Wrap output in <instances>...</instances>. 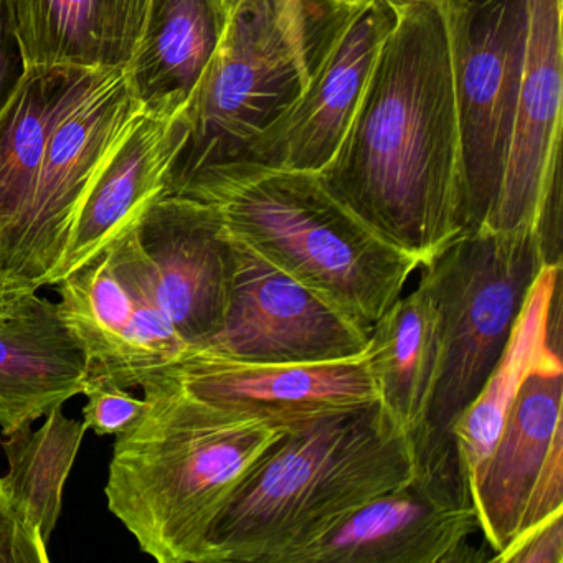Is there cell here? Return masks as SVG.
I'll return each mask as SVG.
<instances>
[{
	"instance_id": "cell-1",
	"label": "cell",
	"mask_w": 563,
	"mask_h": 563,
	"mask_svg": "<svg viewBox=\"0 0 563 563\" xmlns=\"http://www.w3.org/2000/svg\"><path fill=\"white\" fill-rule=\"evenodd\" d=\"M319 176L420 266L467 232L448 0L398 11L347 131Z\"/></svg>"
},
{
	"instance_id": "cell-2",
	"label": "cell",
	"mask_w": 563,
	"mask_h": 563,
	"mask_svg": "<svg viewBox=\"0 0 563 563\" xmlns=\"http://www.w3.org/2000/svg\"><path fill=\"white\" fill-rule=\"evenodd\" d=\"M140 387L147 410L114 441L108 509L156 562L209 563L212 527L285 430L197 397L173 364Z\"/></svg>"
},
{
	"instance_id": "cell-3",
	"label": "cell",
	"mask_w": 563,
	"mask_h": 563,
	"mask_svg": "<svg viewBox=\"0 0 563 563\" xmlns=\"http://www.w3.org/2000/svg\"><path fill=\"white\" fill-rule=\"evenodd\" d=\"M413 473L410 440L378 400L286 428L212 527L209 563H285Z\"/></svg>"
},
{
	"instance_id": "cell-4",
	"label": "cell",
	"mask_w": 563,
	"mask_h": 563,
	"mask_svg": "<svg viewBox=\"0 0 563 563\" xmlns=\"http://www.w3.org/2000/svg\"><path fill=\"white\" fill-rule=\"evenodd\" d=\"M174 196L212 203L233 239L368 332L420 268L347 209L319 173L229 164Z\"/></svg>"
},
{
	"instance_id": "cell-5",
	"label": "cell",
	"mask_w": 563,
	"mask_h": 563,
	"mask_svg": "<svg viewBox=\"0 0 563 563\" xmlns=\"http://www.w3.org/2000/svg\"><path fill=\"white\" fill-rule=\"evenodd\" d=\"M543 266L536 232L487 230L456 236L420 266L438 309L440 361L423 423L408 437L415 471L470 487L453 427L496 367Z\"/></svg>"
},
{
	"instance_id": "cell-6",
	"label": "cell",
	"mask_w": 563,
	"mask_h": 563,
	"mask_svg": "<svg viewBox=\"0 0 563 563\" xmlns=\"http://www.w3.org/2000/svg\"><path fill=\"white\" fill-rule=\"evenodd\" d=\"M351 0H230L219 47L187 107L190 134L169 194L240 163L309 78Z\"/></svg>"
},
{
	"instance_id": "cell-7",
	"label": "cell",
	"mask_w": 563,
	"mask_h": 563,
	"mask_svg": "<svg viewBox=\"0 0 563 563\" xmlns=\"http://www.w3.org/2000/svg\"><path fill=\"white\" fill-rule=\"evenodd\" d=\"M141 114L123 67L104 68L65 114L24 213L0 243L5 282L37 291L52 286L91 189Z\"/></svg>"
},
{
	"instance_id": "cell-8",
	"label": "cell",
	"mask_w": 563,
	"mask_h": 563,
	"mask_svg": "<svg viewBox=\"0 0 563 563\" xmlns=\"http://www.w3.org/2000/svg\"><path fill=\"white\" fill-rule=\"evenodd\" d=\"M466 173L467 232L486 227L503 179L526 58L529 0H448Z\"/></svg>"
},
{
	"instance_id": "cell-9",
	"label": "cell",
	"mask_w": 563,
	"mask_h": 563,
	"mask_svg": "<svg viewBox=\"0 0 563 563\" xmlns=\"http://www.w3.org/2000/svg\"><path fill=\"white\" fill-rule=\"evenodd\" d=\"M232 236V235H230ZM222 329L203 347L250 364H316L367 352L371 332L233 239Z\"/></svg>"
},
{
	"instance_id": "cell-10",
	"label": "cell",
	"mask_w": 563,
	"mask_h": 563,
	"mask_svg": "<svg viewBox=\"0 0 563 563\" xmlns=\"http://www.w3.org/2000/svg\"><path fill=\"white\" fill-rule=\"evenodd\" d=\"M481 532L466 487L415 471L338 526L292 552L285 563L489 562L471 540Z\"/></svg>"
},
{
	"instance_id": "cell-11",
	"label": "cell",
	"mask_w": 563,
	"mask_h": 563,
	"mask_svg": "<svg viewBox=\"0 0 563 563\" xmlns=\"http://www.w3.org/2000/svg\"><path fill=\"white\" fill-rule=\"evenodd\" d=\"M397 18L398 11L385 0H351L301 97L235 164L321 173L347 131Z\"/></svg>"
},
{
	"instance_id": "cell-12",
	"label": "cell",
	"mask_w": 563,
	"mask_h": 563,
	"mask_svg": "<svg viewBox=\"0 0 563 563\" xmlns=\"http://www.w3.org/2000/svg\"><path fill=\"white\" fill-rule=\"evenodd\" d=\"M562 0H529L526 58L512 133L493 212L483 230L536 232L562 161Z\"/></svg>"
},
{
	"instance_id": "cell-13",
	"label": "cell",
	"mask_w": 563,
	"mask_h": 563,
	"mask_svg": "<svg viewBox=\"0 0 563 563\" xmlns=\"http://www.w3.org/2000/svg\"><path fill=\"white\" fill-rule=\"evenodd\" d=\"M156 273L161 305L190 349L222 329L233 276V243L212 203L186 196L157 200L137 227Z\"/></svg>"
},
{
	"instance_id": "cell-14",
	"label": "cell",
	"mask_w": 563,
	"mask_h": 563,
	"mask_svg": "<svg viewBox=\"0 0 563 563\" xmlns=\"http://www.w3.org/2000/svg\"><path fill=\"white\" fill-rule=\"evenodd\" d=\"M173 365L197 397L283 430L378 400L367 352L316 364H250L190 349Z\"/></svg>"
},
{
	"instance_id": "cell-15",
	"label": "cell",
	"mask_w": 563,
	"mask_h": 563,
	"mask_svg": "<svg viewBox=\"0 0 563 563\" xmlns=\"http://www.w3.org/2000/svg\"><path fill=\"white\" fill-rule=\"evenodd\" d=\"M562 365L552 358L526 378L493 450L471 474L474 509L493 559L516 539L537 477L563 443Z\"/></svg>"
},
{
	"instance_id": "cell-16",
	"label": "cell",
	"mask_w": 563,
	"mask_h": 563,
	"mask_svg": "<svg viewBox=\"0 0 563 563\" xmlns=\"http://www.w3.org/2000/svg\"><path fill=\"white\" fill-rule=\"evenodd\" d=\"M189 134L187 108L169 114L143 111L91 189L52 286L136 230L151 207L169 196Z\"/></svg>"
},
{
	"instance_id": "cell-17",
	"label": "cell",
	"mask_w": 563,
	"mask_h": 563,
	"mask_svg": "<svg viewBox=\"0 0 563 563\" xmlns=\"http://www.w3.org/2000/svg\"><path fill=\"white\" fill-rule=\"evenodd\" d=\"M90 364L58 314L57 302L35 296L0 324V431L31 428L48 411L84 395Z\"/></svg>"
},
{
	"instance_id": "cell-18",
	"label": "cell",
	"mask_w": 563,
	"mask_h": 563,
	"mask_svg": "<svg viewBox=\"0 0 563 563\" xmlns=\"http://www.w3.org/2000/svg\"><path fill=\"white\" fill-rule=\"evenodd\" d=\"M54 286L58 314L84 347L90 377L108 380L120 365L137 309L150 296L159 298L137 229Z\"/></svg>"
},
{
	"instance_id": "cell-19",
	"label": "cell",
	"mask_w": 563,
	"mask_h": 563,
	"mask_svg": "<svg viewBox=\"0 0 563 563\" xmlns=\"http://www.w3.org/2000/svg\"><path fill=\"white\" fill-rule=\"evenodd\" d=\"M227 0H153L146 27L124 65L144 113L189 107L225 31Z\"/></svg>"
},
{
	"instance_id": "cell-20",
	"label": "cell",
	"mask_w": 563,
	"mask_h": 563,
	"mask_svg": "<svg viewBox=\"0 0 563 563\" xmlns=\"http://www.w3.org/2000/svg\"><path fill=\"white\" fill-rule=\"evenodd\" d=\"M560 352L562 266H543L496 367L454 423V443L467 477L493 450L526 378L545 362L562 358Z\"/></svg>"
},
{
	"instance_id": "cell-21",
	"label": "cell",
	"mask_w": 563,
	"mask_h": 563,
	"mask_svg": "<svg viewBox=\"0 0 563 563\" xmlns=\"http://www.w3.org/2000/svg\"><path fill=\"white\" fill-rule=\"evenodd\" d=\"M103 70L27 67L0 110V243L31 200L55 130Z\"/></svg>"
},
{
	"instance_id": "cell-22",
	"label": "cell",
	"mask_w": 563,
	"mask_h": 563,
	"mask_svg": "<svg viewBox=\"0 0 563 563\" xmlns=\"http://www.w3.org/2000/svg\"><path fill=\"white\" fill-rule=\"evenodd\" d=\"M367 357L378 401L411 437L423 423L440 361L438 309L424 282L375 322Z\"/></svg>"
},
{
	"instance_id": "cell-23",
	"label": "cell",
	"mask_w": 563,
	"mask_h": 563,
	"mask_svg": "<svg viewBox=\"0 0 563 563\" xmlns=\"http://www.w3.org/2000/svg\"><path fill=\"white\" fill-rule=\"evenodd\" d=\"M9 5L25 67H118V0H9Z\"/></svg>"
},
{
	"instance_id": "cell-24",
	"label": "cell",
	"mask_w": 563,
	"mask_h": 563,
	"mask_svg": "<svg viewBox=\"0 0 563 563\" xmlns=\"http://www.w3.org/2000/svg\"><path fill=\"white\" fill-rule=\"evenodd\" d=\"M87 431L84 418H68L64 407H57L45 415L38 430L25 428L0 441L9 463L2 481L47 543L60 519L65 484Z\"/></svg>"
},
{
	"instance_id": "cell-25",
	"label": "cell",
	"mask_w": 563,
	"mask_h": 563,
	"mask_svg": "<svg viewBox=\"0 0 563 563\" xmlns=\"http://www.w3.org/2000/svg\"><path fill=\"white\" fill-rule=\"evenodd\" d=\"M84 395L87 405L81 418L88 430L98 437H118L140 423L147 410L144 398L134 397L124 388L101 378L88 377Z\"/></svg>"
},
{
	"instance_id": "cell-26",
	"label": "cell",
	"mask_w": 563,
	"mask_h": 563,
	"mask_svg": "<svg viewBox=\"0 0 563 563\" xmlns=\"http://www.w3.org/2000/svg\"><path fill=\"white\" fill-rule=\"evenodd\" d=\"M47 545L0 476V563H47Z\"/></svg>"
},
{
	"instance_id": "cell-27",
	"label": "cell",
	"mask_w": 563,
	"mask_h": 563,
	"mask_svg": "<svg viewBox=\"0 0 563 563\" xmlns=\"http://www.w3.org/2000/svg\"><path fill=\"white\" fill-rule=\"evenodd\" d=\"M493 562L499 563H562L563 514L520 533Z\"/></svg>"
},
{
	"instance_id": "cell-28",
	"label": "cell",
	"mask_w": 563,
	"mask_h": 563,
	"mask_svg": "<svg viewBox=\"0 0 563 563\" xmlns=\"http://www.w3.org/2000/svg\"><path fill=\"white\" fill-rule=\"evenodd\" d=\"M24 55L12 21L9 0H0V110L8 103L24 77Z\"/></svg>"
},
{
	"instance_id": "cell-29",
	"label": "cell",
	"mask_w": 563,
	"mask_h": 563,
	"mask_svg": "<svg viewBox=\"0 0 563 563\" xmlns=\"http://www.w3.org/2000/svg\"><path fill=\"white\" fill-rule=\"evenodd\" d=\"M37 296V289L12 285L0 276V324L21 314Z\"/></svg>"
},
{
	"instance_id": "cell-30",
	"label": "cell",
	"mask_w": 563,
	"mask_h": 563,
	"mask_svg": "<svg viewBox=\"0 0 563 563\" xmlns=\"http://www.w3.org/2000/svg\"><path fill=\"white\" fill-rule=\"evenodd\" d=\"M130 4L131 22H133L134 38H136L137 45L141 35H143L144 27H146L147 15H150L153 0H130Z\"/></svg>"
},
{
	"instance_id": "cell-31",
	"label": "cell",
	"mask_w": 563,
	"mask_h": 563,
	"mask_svg": "<svg viewBox=\"0 0 563 563\" xmlns=\"http://www.w3.org/2000/svg\"><path fill=\"white\" fill-rule=\"evenodd\" d=\"M395 11H400V9L408 8V5L420 4V2H427V0H385Z\"/></svg>"
},
{
	"instance_id": "cell-32",
	"label": "cell",
	"mask_w": 563,
	"mask_h": 563,
	"mask_svg": "<svg viewBox=\"0 0 563 563\" xmlns=\"http://www.w3.org/2000/svg\"><path fill=\"white\" fill-rule=\"evenodd\" d=\"M230 0H227V4H229Z\"/></svg>"
}]
</instances>
